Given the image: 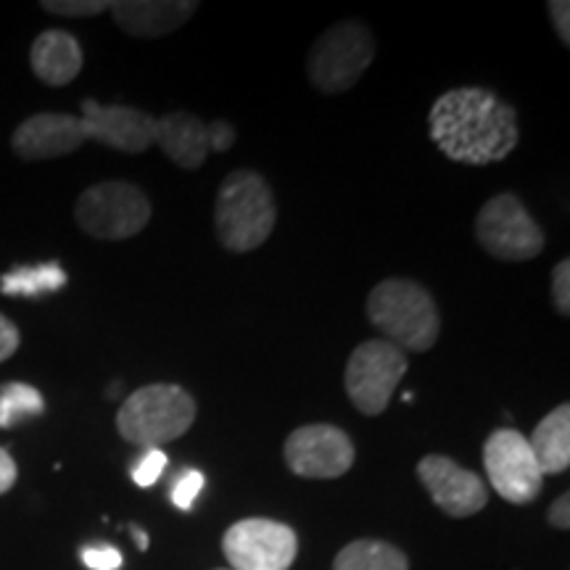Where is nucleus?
<instances>
[{"label":"nucleus","instance_id":"nucleus-1","mask_svg":"<svg viewBox=\"0 0 570 570\" xmlns=\"http://www.w3.org/2000/svg\"><path fill=\"white\" fill-rule=\"evenodd\" d=\"M428 127L436 148L454 164L489 167L520 142L518 111L487 88H454L433 101Z\"/></svg>","mask_w":570,"mask_h":570},{"label":"nucleus","instance_id":"nucleus-2","mask_svg":"<svg viewBox=\"0 0 570 570\" xmlns=\"http://www.w3.org/2000/svg\"><path fill=\"white\" fill-rule=\"evenodd\" d=\"M277 223V204L269 183L254 169H235L223 180L214 202V230L233 254L256 252L267 244Z\"/></svg>","mask_w":570,"mask_h":570},{"label":"nucleus","instance_id":"nucleus-3","mask_svg":"<svg viewBox=\"0 0 570 570\" xmlns=\"http://www.w3.org/2000/svg\"><path fill=\"white\" fill-rule=\"evenodd\" d=\"M365 312L373 327L383 333V341L399 346L404 354H423L439 341V306L428 288L407 277L377 283L370 291Z\"/></svg>","mask_w":570,"mask_h":570},{"label":"nucleus","instance_id":"nucleus-4","mask_svg":"<svg viewBox=\"0 0 570 570\" xmlns=\"http://www.w3.org/2000/svg\"><path fill=\"white\" fill-rule=\"evenodd\" d=\"M196 423V399L173 383H151L132 391L117 412V431L127 444L161 449L185 436Z\"/></svg>","mask_w":570,"mask_h":570},{"label":"nucleus","instance_id":"nucleus-5","mask_svg":"<svg viewBox=\"0 0 570 570\" xmlns=\"http://www.w3.org/2000/svg\"><path fill=\"white\" fill-rule=\"evenodd\" d=\"M375 61V38L362 21H338L306 53V77L323 96L348 92Z\"/></svg>","mask_w":570,"mask_h":570},{"label":"nucleus","instance_id":"nucleus-6","mask_svg":"<svg viewBox=\"0 0 570 570\" xmlns=\"http://www.w3.org/2000/svg\"><path fill=\"white\" fill-rule=\"evenodd\" d=\"M75 219L96 240H127L151 223V198L127 180L90 185L75 204Z\"/></svg>","mask_w":570,"mask_h":570},{"label":"nucleus","instance_id":"nucleus-7","mask_svg":"<svg viewBox=\"0 0 570 570\" xmlns=\"http://www.w3.org/2000/svg\"><path fill=\"white\" fill-rule=\"evenodd\" d=\"M410 362L402 348L383 338L360 344L348 356L344 386L352 404L362 415L377 417L386 412L391 396L402 377L407 375Z\"/></svg>","mask_w":570,"mask_h":570},{"label":"nucleus","instance_id":"nucleus-8","mask_svg":"<svg viewBox=\"0 0 570 570\" xmlns=\"http://www.w3.org/2000/svg\"><path fill=\"white\" fill-rule=\"evenodd\" d=\"M473 230L483 252L494 259L531 262L544 252V230L515 194L489 198L475 214Z\"/></svg>","mask_w":570,"mask_h":570},{"label":"nucleus","instance_id":"nucleus-9","mask_svg":"<svg viewBox=\"0 0 570 570\" xmlns=\"http://www.w3.org/2000/svg\"><path fill=\"white\" fill-rule=\"evenodd\" d=\"M483 468L497 494L510 504H531L544 487L529 439L515 428L491 433L483 444Z\"/></svg>","mask_w":570,"mask_h":570},{"label":"nucleus","instance_id":"nucleus-10","mask_svg":"<svg viewBox=\"0 0 570 570\" xmlns=\"http://www.w3.org/2000/svg\"><path fill=\"white\" fill-rule=\"evenodd\" d=\"M223 552L233 570H288L298 554V539L291 525L277 520L246 518L225 531Z\"/></svg>","mask_w":570,"mask_h":570},{"label":"nucleus","instance_id":"nucleus-11","mask_svg":"<svg viewBox=\"0 0 570 570\" xmlns=\"http://www.w3.org/2000/svg\"><path fill=\"white\" fill-rule=\"evenodd\" d=\"M283 458L298 479L331 481L354 465V444L346 431L327 423L302 425L285 439Z\"/></svg>","mask_w":570,"mask_h":570},{"label":"nucleus","instance_id":"nucleus-12","mask_svg":"<svg viewBox=\"0 0 570 570\" xmlns=\"http://www.w3.org/2000/svg\"><path fill=\"white\" fill-rule=\"evenodd\" d=\"M417 479L433 502L452 518H470L489 504V489L483 479L444 454H425L417 462Z\"/></svg>","mask_w":570,"mask_h":570},{"label":"nucleus","instance_id":"nucleus-13","mask_svg":"<svg viewBox=\"0 0 570 570\" xmlns=\"http://www.w3.org/2000/svg\"><path fill=\"white\" fill-rule=\"evenodd\" d=\"M82 127L88 140L122 154H142L156 142V117L135 106H104L92 98L82 101Z\"/></svg>","mask_w":570,"mask_h":570},{"label":"nucleus","instance_id":"nucleus-14","mask_svg":"<svg viewBox=\"0 0 570 570\" xmlns=\"http://www.w3.org/2000/svg\"><path fill=\"white\" fill-rule=\"evenodd\" d=\"M88 142L82 119L75 114L42 111L24 119L11 135V148L24 161H46L75 154Z\"/></svg>","mask_w":570,"mask_h":570},{"label":"nucleus","instance_id":"nucleus-15","mask_svg":"<svg viewBox=\"0 0 570 570\" xmlns=\"http://www.w3.org/2000/svg\"><path fill=\"white\" fill-rule=\"evenodd\" d=\"M196 11V0H119V3H111L114 24L130 38L142 40L177 32Z\"/></svg>","mask_w":570,"mask_h":570},{"label":"nucleus","instance_id":"nucleus-16","mask_svg":"<svg viewBox=\"0 0 570 570\" xmlns=\"http://www.w3.org/2000/svg\"><path fill=\"white\" fill-rule=\"evenodd\" d=\"M156 142L169 161L180 169L204 167L209 156L206 122L190 111H169L156 117Z\"/></svg>","mask_w":570,"mask_h":570},{"label":"nucleus","instance_id":"nucleus-17","mask_svg":"<svg viewBox=\"0 0 570 570\" xmlns=\"http://www.w3.org/2000/svg\"><path fill=\"white\" fill-rule=\"evenodd\" d=\"M30 67L40 82L63 88L75 82L82 71L80 40L67 30H46L35 38L30 48Z\"/></svg>","mask_w":570,"mask_h":570},{"label":"nucleus","instance_id":"nucleus-18","mask_svg":"<svg viewBox=\"0 0 570 570\" xmlns=\"http://www.w3.org/2000/svg\"><path fill=\"white\" fill-rule=\"evenodd\" d=\"M525 439H529L541 475L566 473L570 465V404L562 402L560 407L547 412Z\"/></svg>","mask_w":570,"mask_h":570},{"label":"nucleus","instance_id":"nucleus-19","mask_svg":"<svg viewBox=\"0 0 570 570\" xmlns=\"http://www.w3.org/2000/svg\"><path fill=\"white\" fill-rule=\"evenodd\" d=\"M333 570H410V560L389 541L356 539L336 554Z\"/></svg>","mask_w":570,"mask_h":570},{"label":"nucleus","instance_id":"nucleus-20","mask_svg":"<svg viewBox=\"0 0 570 570\" xmlns=\"http://www.w3.org/2000/svg\"><path fill=\"white\" fill-rule=\"evenodd\" d=\"M69 283L67 269L59 262H42V265L13 267L11 273L0 277V294L3 296H42L61 291Z\"/></svg>","mask_w":570,"mask_h":570},{"label":"nucleus","instance_id":"nucleus-21","mask_svg":"<svg viewBox=\"0 0 570 570\" xmlns=\"http://www.w3.org/2000/svg\"><path fill=\"white\" fill-rule=\"evenodd\" d=\"M46 412V399L30 383H6L0 386V428H13L21 420Z\"/></svg>","mask_w":570,"mask_h":570},{"label":"nucleus","instance_id":"nucleus-22","mask_svg":"<svg viewBox=\"0 0 570 570\" xmlns=\"http://www.w3.org/2000/svg\"><path fill=\"white\" fill-rule=\"evenodd\" d=\"M42 11L53 13V17H67V19H85V17H98V13L111 11L109 0H42Z\"/></svg>","mask_w":570,"mask_h":570},{"label":"nucleus","instance_id":"nucleus-23","mask_svg":"<svg viewBox=\"0 0 570 570\" xmlns=\"http://www.w3.org/2000/svg\"><path fill=\"white\" fill-rule=\"evenodd\" d=\"M204 473L202 470H194V468H185L180 475H177V481H175V487H173V504L177 510H183V512H188V510H194V502H196V497L202 494V489H204Z\"/></svg>","mask_w":570,"mask_h":570},{"label":"nucleus","instance_id":"nucleus-24","mask_svg":"<svg viewBox=\"0 0 570 570\" xmlns=\"http://www.w3.org/2000/svg\"><path fill=\"white\" fill-rule=\"evenodd\" d=\"M169 458L161 452V449H146L138 465L132 468V481L138 483L140 489H151L156 481L161 479V473L167 470Z\"/></svg>","mask_w":570,"mask_h":570},{"label":"nucleus","instance_id":"nucleus-25","mask_svg":"<svg viewBox=\"0 0 570 570\" xmlns=\"http://www.w3.org/2000/svg\"><path fill=\"white\" fill-rule=\"evenodd\" d=\"M80 558L90 570H119L122 568V552L111 544H88L82 547Z\"/></svg>","mask_w":570,"mask_h":570},{"label":"nucleus","instance_id":"nucleus-26","mask_svg":"<svg viewBox=\"0 0 570 570\" xmlns=\"http://www.w3.org/2000/svg\"><path fill=\"white\" fill-rule=\"evenodd\" d=\"M552 304L558 315H570V259H562L552 269Z\"/></svg>","mask_w":570,"mask_h":570},{"label":"nucleus","instance_id":"nucleus-27","mask_svg":"<svg viewBox=\"0 0 570 570\" xmlns=\"http://www.w3.org/2000/svg\"><path fill=\"white\" fill-rule=\"evenodd\" d=\"M206 135H209V151L225 154L235 146V127L227 119H217V122L206 125Z\"/></svg>","mask_w":570,"mask_h":570},{"label":"nucleus","instance_id":"nucleus-28","mask_svg":"<svg viewBox=\"0 0 570 570\" xmlns=\"http://www.w3.org/2000/svg\"><path fill=\"white\" fill-rule=\"evenodd\" d=\"M21 344V336H19V327L11 323L9 317L0 312V365H3L6 360H11L13 354H17V348Z\"/></svg>","mask_w":570,"mask_h":570},{"label":"nucleus","instance_id":"nucleus-29","mask_svg":"<svg viewBox=\"0 0 570 570\" xmlns=\"http://www.w3.org/2000/svg\"><path fill=\"white\" fill-rule=\"evenodd\" d=\"M547 9H550V19L560 42L570 46V3L568 0H552V3H547Z\"/></svg>","mask_w":570,"mask_h":570},{"label":"nucleus","instance_id":"nucleus-30","mask_svg":"<svg viewBox=\"0 0 570 570\" xmlns=\"http://www.w3.org/2000/svg\"><path fill=\"white\" fill-rule=\"evenodd\" d=\"M17 462L9 452H6L3 446H0V494H6V491L13 489V483H17Z\"/></svg>","mask_w":570,"mask_h":570},{"label":"nucleus","instance_id":"nucleus-31","mask_svg":"<svg viewBox=\"0 0 570 570\" xmlns=\"http://www.w3.org/2000/svg\"><path fill=\"white\" fill-rule=\"evenodd\" d=\"M547 518H550V523L554 525V529L568 531L570 529V497L562 494L554 499L552 508H550V515Z\"/></svg>","mask_w":570,"mask_h":570},{"label":"nucleus","instance_id":"nucleus-32","mask_svg":"<svg viewBox=\"0 0 570 570\" xmlns=\"http://www.w3.org/2000/svg\"><path fill=\"white\" fill-rule=\"evenodd\" d=\"M130 531H132V537H135V544H138V550L146 552L148 550V533L142 531V529H138V525H130Z\"/></svg>","mask_w":570,"mask_h":570}]
</instances>
